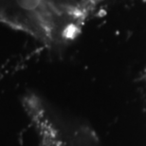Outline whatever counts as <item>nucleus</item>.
<instances>
[{
  "mask_svg": "<svg viewBox=\"0 0 146 146\" xmlns=\"http://www.w3.org/2000/svg\"><path fill=\"white\" fill-rule=\"evenodd\" d=\"M16 2L26 11H34L40 7L42 0H16Z\"/></svg>",
  "mask_w": 146,
  "mask_h": 146,
  "instance_id": "nucleus-1",
  "label": "nucleus"
}]
</instances>
